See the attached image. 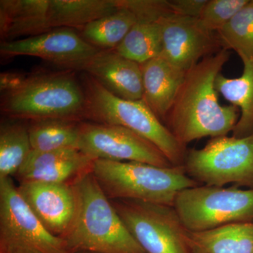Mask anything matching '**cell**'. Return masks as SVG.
<instances>
[{
  "label": "cell",
  "mask_w": 253,
  "mask_h": 253,
  "mask_svg": "<svg viewBox=\"0 0 253 253\" xmlns=\"http://www.w3.org/2000/svg\"><path fill=\"white\" fill-rule=\"evenodd\" d=\"M222 48L206 56L186 73L166 121L167 127L183 146L206 136H225L239 121L238 108L221 106L215 82L229 60Z\"/></svg>",
  "instance_id": "obj_1"
},
{
  "label": "cell",
  "mask_w": 253,
  "mask_h": 253,
  "mask_svg": "<svg viewBox=\"0 0 253 253\" xmlns=\"http://www.w3.org/2000/svg\"><path fill=\"white\" fill-rule=\"evenodd\" d=\"M76 217L63 239L71 253H146L130 234L91 169L72 181Z\"/></svg>",
  "instance_id": "obj_2"
},
{
  "label": "cell",
  "mask_w": 253,
  "mask_h": 253,
  "mask_svg": "<svg viewBox=\"0 0 253 253\" xmlns=\"http://www.w3.org/2000/svg\"><path fill=\"white\" fill-rule=\"evenodd\" d=\"M1 113L25 121H83L85 95L75 71H41L23 75L17 85L1 93Z\"/></svg>",
  "instance_id": "obj_3"
},
{
  "label": "cell",
  "mask_w": 253,
  "mask_h": 253,
  "mask_svg": "<svg viewBox=\"0 0 253 253\" xmlns=\"http://www.w3.org/2000/svg\"><path fill=\"white\" fill-rule=\"evenodd\" d=\"M80 81L85 95L83 121L130 129L157 146L172 166H184L186 146L176 140L144 100L118 97L84 72Z\"/></svg>",
  "instance_id": "obj_4"
},
{
  "label": "cell",
  "mask_w": 253,
  "mask_h": 253,
  "mask_svg": "<svg viewBox=\"0 0 253 253\" xmlns=\"http://www.w3.org/2000/svg\"><path fill=\"white\" fill-rule=\"evenodd\" d=\"M91 171L110 200H136L174 207L179 192L199 186L186 174L184 166L162 168L98 159Z\"/></svg>",
  "instance_id": "obj_5"
},
{
  "label": "cell",
  "mask_w": 253,
  "mask_h": 253,
  "mask_svg": "<svg viewBox=\"0 0 253 253\" xmlns=\"http://www.w3.org/2000/svg\"><path fill=\"white\" fill-rule=\"evenodd\" d=\"M174 208L190 231L253 221V189L211 186L189 188L178 194Z\"/></svg>",
  "instance_id": "obj_6"
},
{
  "label": "cell",
  "mask_w": 253,
  "mask_h": 253,
  "mask_svg": "<svg viewBox=\"0 0 253 253\" xmlns=\"http://www.w3.org/2000/svg\"><path fill=\"white\" fill-rule=\"evenodd\" d=\"M184 166L191 179L205 186L253 189V134L212 138L202 149L187 151Z\"/></svg>",
  "instance_id": "obj_7"
},
{
  "label": "cell",
  "mask_w": 253,
  "mask_h": 253,
  "mask_svg": "<svg viewBox=\"0 0 253 253\" xmlns=\"http://www.w3.org/2000/svg\"><path fill=\"white\" fill-rule=\"evenodd\" d=\"M110 201L145 253H191L188 230L173 206L136 200Z\"/></svg>",
  "instance_id": "obj_8"
},
{
  "label": "cell",
  "mask_w": 253,
  "mask_h": 253,
  "mask_svg": "<svg viewBox=\"0 0 253 253\" xmlns=\"http://www.w3.org/2000/svg\"><path fill=\"white\" fill-rule=\"evenodd\" d=\"M21 247L41 253H70L66 242L42 224L11 177L0 178V248Z\"/></svg>",
  "instance_id": "obj_9"
},
{
  "label": "cell",
  "mask_w": 253,
  "mask_h": 253,
  "mask_svg": "<svg viewBox=\"0 0 253 253\" xmlns=\"http://www.w3.org/2000/svg\"><path fill=\"white\" fill-rule=\"evenodd\" d=\"M78 149L94 160L173 166L151 141L123 126L82 121Z\"/></svg>",
  "instance_id": "obj_10"
},
{
  "label": "cell",
  "mask_w": 253,
  "mask_h": 253,
  "mask_svg": "<svg viewBox=\"0 0 253 253\" xmlns=\"http://www.w3.org/2000/svg\"><path fill=\"white\" fill-rule=\"evenodd\" d=\"M100 50L82 38L73 28H61L16 41L1 42L0 54L8 59L35 56L68 71H82Z\"/></svg>",
  "instance_id": "obj_11"
},
{
  "label": "cell",
  "mask_w": 253,
  "mask_h": 253,
  "mask_svg": "<svg viewBox=\"0 0 253 253\" xmlns=\"http://www.w3.org/2000/svg\"><path fill=\"white\" fill-rule=\"evenodd\" d=\"M162 47L160 56L176 69L187 73L206 56L217 52L220 42L199 19L169 15L161 20Z\"/></svg>",
  "instance_id": "obj_12"
},
{
  "label": "cell",
  "mask_w": 253,
  "mask_h": 253,
  "mask_svg": "<svg viewBox=\"0 0 253 253\" xmlns=\"http://www.w3.org/2000/svg\"><path fill=\"white\" fill-rule=\"evenodd\" d=\"M18 191L44 227L63 239L77 212V194L73 182L23 181Z\"/></svg>",
  "instance_id": "obj_13"
},
{
  "label": "cell",
  "mask_w": 253,
  "mask_h": 253,
  "mask_svg": "<svg viewBox=\"0 0 253 253\" xmlns=\"http://www.w3.org/2000/svg\"><path fill=\"white\" fill-rule=\"evenodd\" d=\"M83 72L118 97L131 101L143 99L141 64L126 59L115 49L100 50Z\"/></svg>",
  "instance_id": "obj_14"
},
{
  "label": "cell",
  "mask_w": 253,
  "mask_h": 253,
  "mask_svg": "<svg viewBox=\"0 0 253 253\" xmlns=\"http://www.w3.org/2000/svg\"><path fill=\"white\" fill-rule=\"evenodd\" d=\"M94 160L78 149L33 151L16 173L20 182L66 183L90 170Z\"/></svg>",
  "instance_id": "obj_15"
},
{
  "label": "cell",
  "mask_w": 253,
  "mask_h": 253,
  "mask_svg": "<svg viewBox=\"0 0 253 253\" xmlns=\"http://www.w3.org/2000/svg\"><path fill=\"white\" fill-rule=\"evenodd\" d=\"M49 0H1L0 36L2 42L16 41L51 31Z\"/></svg>",
  "instance_id": "obj_16"
},
{
  "label": "cell",
  "mask_w": 253,
  "mask_h": 253,
  "mask_svg": "<svg viewBox=\"0 0 253 253\" xmlns=\"http://www.w3.org/2000/svg\"><path fill=\"white\" fill-rule=\"evenodd\" d=\"M143 100L160 120L166 121L179 92L185 73L161 56L141 64Z\"/></svg>",
  "instance_id": "obj_17"
},
{
  "label": "cell",
  "mask_w": 253,
  "mask_h": 253,
  "mask_svg": "<svg viewBox=\"0 0 253 253\" xmlns=\"http://www.w3.org/2000/svg\"><path fill=\"white\" fill-rule=\"evenodd\" d=\"M186 242L191 253H253V221L188 231Z\"/></svg>",
  "instance_id": "obj_18"
},
{
  "label": "cell",
  "mask_w": 253,
  "mask_h": 253,
  "mask_svg": "<svg viewBox=\"0 0 253 253\" xmlns=\"http://www.w3.org/2000/svg\"><path fill=\"white\" fill-rule=\"evenodd\" d=\"M118 8V0H49V20L52 29L81 30Z\"/></svg>",
  "instance_id": "obj_19"
},
{
  "label": "cell",
  "mask_w": 253,
  "mask_h": 253,
  "mask_svg": "<svg viewBox=\"0 0 253 253\" xmlns=\"http://www.w3.org/2000/svg\"><path fill=\"white\" fill-rule=\"evenodd\" d=\"M244 72L237 78L219 74L215 86L233 106L241 110V116L233 130V136L245 137L253 134V60L245 61Z\"/></svg>",
  "instance_id": "obj_20"
},
{
  "label": "cell",
  "mask_w": 253,
  "mask_h": 253,
  "mask_svg": "<svg viewBox=\"0 0 253 253\" xmlns=\"http://www.w3.org/2000/svg\"><path fill=\"white\" fill-rule=\"evenodd\" d=\"M82 121L70 119L28 121L32 150L46 152L78 149Z\"/></svg>",
  "instance_id": "obj_21"
},
{
  "label": "cell",
  "mask_w": 253,
  "mask_h": 253,
  "mask_svg": "<svg viewBox=\"0 0 253 253\" xmlns=\"http://www.w3.org/2000/svg\"><path fill=\"white\" fill-rule=\"evenodd\" d=\"M118 1L117 10L80 30L82 38L101 51L116 49L137 21L135 15Z\"/></svg>",
  "instance_id": "obj_22"
},
{
  "label": "cell",
  "mask_w": 253,
  "mask_h": 253,
  "mask_svg": "<svg viewBox=\"0 0 253 253\" xmlns=\"http://www.w3.org/2000/svg\"><path fill=\"white\" fill-rule=\"evenodd\" d=\"M32 151L28 123L8 118L0 126V178L16 175Z\"/></svg>",
  "instance_id": "obj_23"
},
{
  "label": "cell",
  "mask_w": 253,
  "mask_h": 253,
  "mask_svg": "<svg viewBox=\"0 0 253 253\" xmlns=\"http://www.w3.org/2000/svg\"><path fill=\"white\" fill-rule=\"evenodd\" d=\"M161 47V21L137 20L122 42L115 50L126 59L142 64L160 56Z\"/></svg>",
  "instance_id": "obj_24"
},
{
  "label": "cell",
  "mask_w": 253,
  "mask_h": 253,
  "mask_svg": "<svg viewBox=\"0 0 253 253\" xmlns=\"http://www.w3.org/2000/svg\"><path fill=\"white\" fill-rule=\"evenodd\" d=\"M224 49L235 51L243 62L253 60V0L217 31Z\"/></svg>",
  "instance_id": "obj_25"
},
{
  "label": "cell",
  "mask_w": 253,
  "mask_h": 253,
  "mask_svg": "<svg viewBox=\"0 0 253 253\" xmlns=\"http://www.w3.org/2000/svg\"><path fill=\"white\" fill-rule=\"evenodd\" d=\"M250 0H208L200 22L208 31H219L248 4Z\"/></svg>",
  "instance_id": "obj_26"
},
{
  "label": "cell",
  "mask_w": 253,
  "mask_h": 253,
  "mask_svg": "<svg viewBox=\"0 0 253 253\" xmlns=\"http://www.w3.org/2000/svg\"><path fill=\"white\" fill-rule=\"evenodd\" d=\"M173 11L177 16L199 19L208 0H171Z\"/></svg>",
  "instance_id": "obj_27"
},
{
  "label": "cell",
  "mask_w": 253,
  "mask_h": 253,
  "mask_svg": "<svg viewBox=\"0 0 253 253\" xmlns=\"http://www.w3.org/2000/svg\"><path fill=\"white\" fill-rule=\"evenodd\" d=\"M0 253H41L33 250L21 247L0 248Z\"/></svg>",
  "instance_id": "obj_28"
},
{
  "label": "cell",
  "mask_w": 253,
  "mask_h": 253,
  "mask_svg": "<svg viewBox=\"0 0 253 253\" xmlns=\"http://www.w3.org/2000/svg\"><path fill=\"white\" fill-rule=\"evenodd\" d=\"M94 253L85 252V251H78V252H73V253Z\"/></svg>",
  "instance_id": "obj_29"
}]
</instances>
